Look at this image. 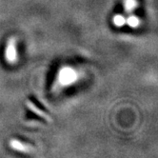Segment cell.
<instances>
[{"instance_id":"1","label":"cell","mask_w":158,"mask_h":158,"mask_svg":"<svg viewBox=\"0 0 158 158\" xmlns=\"http://www.w3.org/2000/svg\"><path fill=\"white\" fill-rule=\"evenodd\" d=\"M78 78L77 72L71 67H63L57 75V82L60 86H70Z\"/></svg>"},{"instance_id":"2","label":"cell","mask_w":158,"mask_h":158,"mask_svg":"<svg viewBox=\"0 0 158 158\" xmlns=\"http://www.w3.org/2000/svg\"><path fill=\"white\" fill-rule=\"evenodd\" d=\"M5 58L9 63H15L17 60L16 41L15 38H10L8 41L7 48L5 50Z\"/></svg>"},{"instance_id":"3","label":"cell","mask_w":158,"mask_h":158,"mask_svg":"<svg viewBox=\"0 0 158 158\" xmlns=\"http://www.w3.org/2000/svg\"><path fill=\"white\" fill-rule=\"evenodd\" d=\"M26 106H27V108L29 109V110H31L33 114H36V115H38V116H40L41 118H43L44 120H46V121H48V122H51L52 121V118H51V116L48 114H46L44 110H40L36 105H35L33 104L31 101H27L26 102Z\"/></svg>"},{"instance_id":"4","label":"cell","mask_w":158,"mask_h":158,"mask_svg":"<svg viewBox=\"0 0 158 158\" xmlns=\"http://www.w3.org/2000/svg\"><path fill=\"white\" fill-rule=\"evenodd\" d=\"M10 147L12 149H15L18 152H31V150H33L30 145H25L24 143H22L18 140L13 139L10 141Z\"/></svg>"},{"instance_id":"5","label":"cell","mask_w":158,"mask_h":158,"mask_svg":"<svg viewBox=\"0 0 158 158\" xmlns=\"http://www.w3.org/2000/svg\"><path fill=\"white\" fill-rule=\"evenodd\" d=\"M137 7L136 0H124V8L128 13H131Z\"/></svg>"},{"instance_id":"6","label":"cell","mask_w":158,"mask_h":158,"mask_svg":"<svg viewBox=\"0 0 158 158\" xmlns=\"http://www.w3.org/2000/svg\"><path fill=\"white\" fill-rule=\"evenodd\" d=\"M126 23L131 28H137L140 25V19L135 15H131L128 19H126Z\"/></svg>"},{"instance_id":"7","label":"cell","mask_w":158,"mask_h":158,"mask_svg":"<svg viewBox=\"0 0 158 158\" xmlns=\"http://www.w3.org/2000/svg\"><path fill=\"white\" fill-rule=\"evenodd\" d=\"M112 22H114V24L116 27H122L126 23V18L121 15H114V19H112Z\"/></svg>"}]
</instances>
